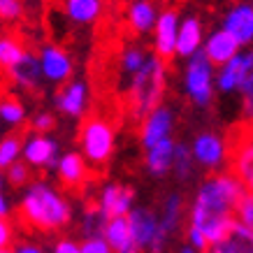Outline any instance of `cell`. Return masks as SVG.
Masks as SVG:
<instances>
[{"label": "cell", "instance_id": "6da1fadb", "mask_svg": "<svg viewBox=\"0 0 253 253\" xmlns=\"http://www.w3.org/2000/svg\"><path fill=\"white\" fill-rule=\"evenodd\" d=\"M244 195V186L232 172L209 174L193 193L186 225L198 228L209 239V244L216 246L237 223V207Z\"/></svg>", "mask_w": 253, "mask_h": 253}, {"label": "cell", "instance_id": "7a4b0ae2", "mask_svg": "<svg viewBox=\"0 0 253 253\" xmlns=\"http://www.w3.org/2000/svg\"><path fill=\"white\" fill-rule=\"evenodd\" d=\"M21 221L38 232L54 235L72 223L75 209L65 193L46 179H33L19 195Z\"/></svg>", "mask_w": 253, "mask_h": 253}, {"label": "cell", "instance_id": "3957f363", "mask_svg": "<svg viewBox=\"0 0 253 253\" xmlns=\"http://www.w3.org/2000/svg\"><path fill=\"white\" fill-rule=\"evenodd\" d=\"M165 61L161 56L151 51L149 61L137 75L128 79V98H130V107L137 116L144 119L151 109L163 105V93H165Z\"/></svg>", "mask_w": 253, "mask_h": 253}, {"label": "cell", "instance_id": "277c9868", "mask_svg": "<svg viewBox=\"0 0 253 253\" xmlns=\"http://www.w3.org/2000/svg\"><path fill=\"white\" fill-rule=\"evenodd\" d=\"M184 95L193 107L207 109L216 95V68L202 51L186 61L184 68Z\"/></svg>", "mask_w": 253, "mask_h": 253}, {"label": "cell", "instance_id": "5b68a950", "mask_svg": "<svg viewBox=\"0 0 253 253\" xmlns=\"http://www.w3.org/2000/svg\"><path fill=\"white\" fill-rule=\"evenodd\" d=\"M82 156L91 165H105L114 151V128L105 116H88L79 130Z\"/></svg>", "mask_w": 253, "mask_h": 253}, {"label": "cell", "instance_id": "8992f818", "mask_svg": "<svg viewBox=\"0 0 253 253\" xmlns=\"http://www.w3.org/2000/svg\"><path fill=\"white\" fill-rule=\"evenodd\" d=\"M128 225H130L132 239L142 253H165L168 242L163 239L161 232V216L158 211L146 205H137L128 214Z\"/></svg>", "mask_w": 253, "mask_h": 253}, {"label": "cell", "instance_id": "52a82bcc", "mask_svg": "<svg viewBox=\"0 0 253 253\" xmlns=\"http://www.w3.org/2000/svg\"><path fill=\"white\" fill-rule=\"evenodd\" d=\"M191 151L195 163H198V169H205L209 174L225 172L223 168L228 165V161L232 156V149H228V142L218 132H211V130L198 132L191 142Z\"/></svg>", "mask_w": 253, "mask_h": 253}, {"label": "cell", "instance_id": "ba28073f", "mask_svg": "<svg viewBox=\"0 0 253 253\" xmlns=\"http://www.w3.org/2000/svg\"><path fill=\"white\" fill-rule=\"evenodd\" d=\"M61 156V144L51 135L31 132L23 137V163L31 169H51L54 172Z\"/></svg>", "mask_w": 253, "mask_h": 253}, {"label": "cell", "instance_id": "9c48e42d", "mask_svg": "<svg viewBox=\"0 0 253 253\" xmlns=\"http://www.w3.org/2000/svg\"><path fill=\"white\" fill-rule=\"evenodd\" d=\"M174 126H176V114L172 107L158 105L156 109H151L142 119V128H139V142L144 146V151L165 142V139H174Z\"/></svg>", "mask_w": 253, "mask_h": 253}, {"label": "cell", "instance_id": "30bf717a", "mask_svg": "<svg viewBox=\"0 0 253 253\" xmlns=\"http://www.w3.org/2000/svg\"><path fill=\"white\" fill-rule=\"evenodd\" d=\"M95 207L107 216V218H128L135 205V193L126 184L119 181H107L100 186L98 198H95Z\"/></svg>", "mask_w": 253, "mask_h": 253}, {"label": "cell", "instance_id": "8fae6325", "mask_svg": "<svg viewBox=\"0 0 253 253\" xmlns=\"http://www.w3.org/2000/svg\"><path fill=\"white\" fill-rule=\"evenodd\" d=\"M40 65H42V75H44V82L56 86H63L72 82V72H75V63L70 58V54L63 49L61 44H46L40 46L38 51Z\"/></svg>", "mask_w": 253, "mask_h": 253}, {"label": "cell", "instance_id": "7c38bea8", "mask_svg": "<svg viewBox=\"0 0 253 253\" xmlns=\"http://www.w3.org/2000/svg\"><path fill=\"white\" fill-rule=\"evenodd\" d=\"M51 102H54L56 112H61L63 116L84 119L88 112V105H91V88L84 79H72L54 93Z\"/></svg>", "mask_w": 253, "mask_h": 253}, {"label": "cell", "instance_id": "4fadbf2b", "mask_svg": "<svg viewBox=\"0 0 253 253\" xmlns=\"http://www.w3.org/2000/svg\"><path fill=\"white\" fill-rule=\"evenodd\" d=\"M221 28L228 31L232 38L239 42V46L244 49L253 46V2L244 0V2H237L232 5L225 14H223Z\"/></svg>", "mask_w": 253, "mask_h": 253}, {"label": "cell", "instance_id": "5bb4252c", "mask_svg": "<svg viewBox=\"0 0 253 253\" xmlns=\"http://www.w3.org/2000/svg\"><path fill=\"white\" fill-rule=\"evenodd\" d=\"M161 216V232L165 242H172V237H176V232L181 230L184 218H188V207H186V200L181 191H169L165 193V198L161 202L158 209Z\"/></svg>", "mask_w": 253, "mask_h": 253}, {"label": "cell", "instance_id": "9a60e30c", "mask_svg": "<svg viewBox=\"0 0 253 253\" xmlns=\"http://www.w3.org/2000/svg\"><path fill=\"white\" fill-rule=\"evenodd\" d=\"M7 72L9 84L14 86L16 91H40L42 84H44V75H42V65H40V58L35 51H26L23 58L16 65H12Z\"/></svg>", "mask_w": 253, "mask_h": 253}, {"label": "cell", "instance_id": "2e32d148", "mask_svg": "<svg viewBox=\"0 0 253 253\" xmlns=\"http://www.w3.org/2000/svg\"><path fill=\"white\" fill-rule=\"evenodd\" d=\"M179 28H181V19L174 9H163L161 19L156 23L154 31V54L161 56L163 61H168L176 56V40H179Z\"/></svg>", "mask_w": 253, "mask_h": 253}, {"label": "cell", "instance_id": "e0dca14e", "mask_svg": "<svg viewBox=\"0 0 253 253\" xmlns=\"http://www.w3.org/2000/svg\"><path fill=\"white\" fill-rule=\"evenodd\" d=\"M202 54L209 58V63L214 68H221L225 63H230L237 54H242V46L235 38H232L228 31L223 28H216L207 35L205 40V46H202Z\"/></svg>", "mask_w": 253, "mask_h": 253}, {"label": "cell", "instance_id": "ac0fdd59", "mask_svg": "<svg viewBox=\"0 0 253 253\" xmlns=\"http://www.w3.org/2000/svg\"><path fill=\"white\" fill-rule=\"evenodd\" d=\"M230 172L239 179L246 193H253V132H246L232 146Z\"/></svg>", "mask_w": 253, "mask_h": 253}, {"label": "cell", "instance_id": "d6986e66", "mask_svg": "<svg viewBox=\"0 0 253 253\" xmlns=\"http://www.w3.org/2000/svg\"><path fill=\"white\" fill-rule=\"evenodd\" d=\"M54 174L65 188H79L88 179V161L77 151H65L56 163Z\"/></svg>", "mask_w": 253, "mask_h": 253}, {"label": "cell", "instance_id": "ffe728a7", "mask_svg": "<svg viewBox=\"0 0 253 253\" xmlns=\"http://www.w3.org/2000/svg\"><path fill=\"white\" fill-rule=\"evenodd\" d=\"M246 70H249V56H246V51L237 54L230 63L221 65V68L216 70V93H223V95L239 93L242 86H244Z\"/></svg>", "mask_w": 253, "mask_h": 253}, {"label": "cell", "instance_id": "44dd1931", "mask_svg": "<svg viewBox=\"0 0 253 253\" xmlns=\"http://www.w3.org/2000/svg\"><path fill=\"white\" fill-rule=\"evenodd\" d=\"M205 28L195 14H188L181 19V28H179V40H176V56L181 58H193L195 54L202 51L205 46Z\"/></svg>", "mask_w": 253, "mask_h": 253}, {"label": "cell", "instance_id": "7402d4cb", "mask_svg": "<svg viewBox=\"0 0 253 253\" xmlns=\"http://www.w3.org/2000/svg\"><path fill=\"white\" fill-rule=\"evenodd\" d=\"M158 19H161V12L151 0H130V5L126 9V23L135 35L154 33Z\"/></svg>", "mask_w": 253, "mask_h": 253}, {"label": "cell", "instance_id": "603a6c76", "mask_svg": "<svg viewBox=\"0 0 253 253\" xmlns=\"http://www.w3.org/2000/svg\"><path fill=\"white\" fill-rule=\"evenodd\" d=\"M174 151H176V139H165L161 144L151 146L144 151V168L146 172L156 179L172 174L174 168Z\"/></svg>", "mask_w": 253, "mask_h": 253}, {"label": "cell", "instance_id": "cb8c5ba5", "mask_svg": "<svg viewBox=\"0 0 253 253\" xmlns=\"http://www.w3.org/2000/svg\"><path fill=\"white\" fill-rule=\"evenodd\" d=\"M102 0H63V12L72 23L77 26H88L95 23L102 16Z\"/></svg>", "mask_w": 253, "mask_h": 253}, {"label": "cell", "instance_id": "d4e9b609", "mask_svg": "<svg viewBox=\"0 0 253 253\" xmlns=\"http://www.w3.org/2000/svg\"><path fill=\"white\" fill-rule=\"evenodd\" d=\"M209 253H253V232L242 223H235L230 232L216 246H211Z\"/></svg>", "mask_w": 253, "mask_h": 253}, {"label": "cell", "instance_id": "484cf974", "mask_svg": "<svg viewBox=\"0 0 253 253\" xmlns=\"http://www.w3.org/2000/svg\"><path fill=\"white\" fill-rule=\"evenodd\" d=\"M26 121H31V119H28L26 105L21 100L14 98V95H5L0 100V123H2L5 130H16Z\"/></svg>", "mask_w": 253, "mask_h": 253}, {"label": "cell", "instance_id": "4316f807", "mask_svg": "<svg viewBox=\"0 0 253 253\" xmlns=\"http://www.w3.org/2000/svg\"><path fill=\"white\" fill-rule=\"evenodd\" d=\"M198 172V163L193 158L191 151V142H176V151H174V168H172V174L176 176V181L181 184H188Z\"/></svg>", "mask_w": 253, "mask_h": 253}, {"label": "cell", "instance_id": "83f0119b", "mask_svg": "<svg viewBox=\"0 0 253 253\" xmlns=\"http://www.w3.org/2000/svg\"><path fill=\"white\" fill-rule=\"evenodd\" d=\"M109 218L102 211H100L95 205L86 207L82 211V218H79V235L82 239H91V237H105V228H107Z\"/></svg>", "mask_w": 253, "mask_h": 253}, {"label": "cell", "instance_id": "f1b7e54d", "mask_svg": "<svg viewBox=\"0 0 253 253\" xmlns=\"http://www.w3.org/2000/svg\"><path fill=\"white\" fill-rule=\"evenodd\" d=\"M149 51H146L142 44H126L121 49V56H119V68L126 77H132V75H137L139 70L144 68V63L149 61Z\"/></svg>", "mask_w": 253, "mask_h": 253}, {"label": "cell", "instance_id": "f546056e", "mask_svg": "<svg viewBox=\"0 0 253 253\" xmlns=\"http://www.w3.org/2000/svg\"><path fill=\"white\" fill-rule=\"evenodd\" d=\"M19 161H23V137H19L14 132H7L0 139V168L5 172Z\"/></svg>", "mask_w": 253, "mask_h": 253}, {"label": "cell", "instance_id": "4dcf8cb0", "mask_svg": "<svg viewBox=\"0 0 253 253\" xmlns=\"http://www.w3.org/2000/svg\"><path fill=\"white\" fill-rule=\"evenodd\" d=\"M23 54H26V46L16 38H12V35H2L0 38V65L5 70L16 65L23 58Z\"/></svg>", "mask_w": 253, "mask_h": 253}, {"label": "cell", "instance_id": "1f68e13d", "mask_svg": "<svg viewBox=\"0 0 253 253\" xmlns=\"http://www.w3.org/2000/svg\"><path fill=\"white\" fill-rule=\"evenodd\" d=\"M33 169L26 165L23 161H19V163H14L12 168H7L5 169V181H7L12 188H26L28 184H33V174H31Z\"/></svg>", "mask_w": 253, "mask_h": 253}, {"label": "cell", "instance_id": "d6a6232c", "mask_svg": "<svg viewBox=\"0 0 253 253\" xmlns=\"http://www.w3.org/2000/svg\"><path fill=\"white\" fill-rule=\"evenodd\" d=\"M28 128H31V132L49 135V132L56 128V116H54V112H49V109H38V112L31 116V121H28Z\"/></svg>", "mask_w": 253, "mask_h": 253}, {"label": "cell", "instance_id": "836d02e7", "mask_svg": "<svg viewBox=\"0 0 253 253\" xmlns=\"http://www.w3.org/2000/svg\"><path fill=\"white\" fill-rule=\"evenodd\" d=\"M184 237H186V244L193 246L198 253H209L211 251V244H209V239L198 230V228H193V225H186L184 230Z\"/></svg>", "mask_w": 253, "mask_h": 253}, {"label": "cell", "instance_id": "e575fe53", "mask_svg": "<svg viewBox=\"0 0 253 253\" xmlns=\"http://www.w3.org/2000/svg\"><path fill=\"white\" fill-rule=\"evenodd\" d=\"M237 223L253 232V193H246L237 207Z\"/></svg>", "mask_w": 253, "mask_h": 253}, {"label": "cell", "instance_id": "d590c367", "mask_svg": "<svg viewBox=\"0 0 253 253\" xmlns=\"http://www.w3.org/2000/svg\"><path fill=\"white\" fill-rule=\"evenodd\" d=\"M23 14V2L21 0H0V19L5 23L16 21Z\"/></svg>", "mask_w": 253, "mask_h": 253}, {"label": "cell", "instance_id": "8d00e7d4", "mask_svg": "<svg viewBox=\"0 0 253 253\" xmlns=\"http://www.w3.org/2000/svg\"><path fill=\"white\" fill-rule=\"evenodd\" d=\"M49 253H84L82 251V242L72 237H56L49 246Z\"/></svg>", "mask_w": 253, "mask_h": 253}, {"label": "cell", "instance_id": "74e56055", "mask_svg": "<svg viewBox=\"0 0 253 253\" xmlns=\"http://www.w3.org/2000/svg\"><path fill=\"white\" fill-rule=\"evenodd\" d=\"M12 253H49L44 244H40L38 239H16L12 246Z\"/></svg>", "mask_w": 253, "mask_h": 253}, {"label": "cell", "instance_id": "f35d334b", "mask_svg": "<svg viewBox=\"0 0 253 253\" xmlns=\"http://www.w3.org/2000/svg\"><path fill=\"white\" fill-rule=\"evenodd\" d=\"M82 251L84 253H114V249L109 246V242L105 237H91V239H82Z\"/></svg>", "mask_w": 253, "mask_h": 253}, {"label": "cell", "instance_id": "ab89813d", "mask_svg": "<svg viewBox=\"0 0 253 253\" xmlns=\"http://www.w3.org/2000/svg\"><path fill=\"white\" fill-rule=\"evenodd\" d=\"M16 242L14 237V225L12 221H0V251L2 249H12Z\"/></svg>", "mask_w": 253, "mask_h": 253}, {"label": "cell", "instance_id": "60d3db41", "mask_svg": "<svg viewBox=\"0 0 253 253\" xmlns=\"http://www.w3.org/2000/svg\"><path fill=\"white\" fill-rule=\"evenodd\" d=\"M246 56H249V70H246V79H244V86H242V91H239V95L242 98H246V95H253V46L246 51Z\"/></svg>", "mask_w": 253, "mask_h": 253}, {"label": "cell", "instance_id": "b9f144b4", "mask_svg": "<svg viewBox=\"0 0 253 253\" xmlns=\"http://www.w3.org/2000/svg\"><path fill=\"white\" fill-rule=\"evenodd\" d=\"M239 119H242V123H244V126H251V128H253V95H246V98H242Z\"/></svg>", "mask_w": 253, "mask_h": 253}, {"label": "cell", "instance_id": "7bdbcfd3", "mask_svg": "<svg viewBox=\"0 0 253 253\" xmlns=\"http://www.w3.org/2000/svg\"><path fill=\"white\" fill-rule=\"evenodd\" d=\"M14 211V205H12V198L7 193H0V221H9V216Z\"/></svg>", "mask_w": 253, "mask_h": 253}, {"label": "cell", "instance_id": "ee69618b", "mask_svg": "<svg viewBox=\"0 0 253 253\" xmlns=\"http://www.w3.org/2000/svg\"><path fill=\"white\" fill-rule=\"evenodd\" d=\"M176 253H198V251H195L193 246H188V244H186V242H184V244H181V246H179V249H176Z\"/></svg>", "mask_w": 253, "mask_h": 253}, {"label": "cell", "instance_id": "f6af8a7d", "mask_svg": "<svg viewBox=\"0 0 253 253\" xmlns=\"http://www.w3.org/2000/svg\"><path fill=\"white\" fill-rule=\"evenodd\" d=\"M0 253H12V249H2V251H0Z\"/></svg>", "mask_w": 253, "mask_h": 253}, {"label": "cell", "instance_id": "bcb514c9", "mask_svg": "<svg viewBox=\"0 0 253 253\" xmlns=\"http://www.w3.org/2000/svg\"><path fill=\"white\" fill-rule=\"evenodd\" d=\"M251 132H253V128H251Z\"/></svg>", "mask_w": 253, "mask_h": 253}]
</instances>
